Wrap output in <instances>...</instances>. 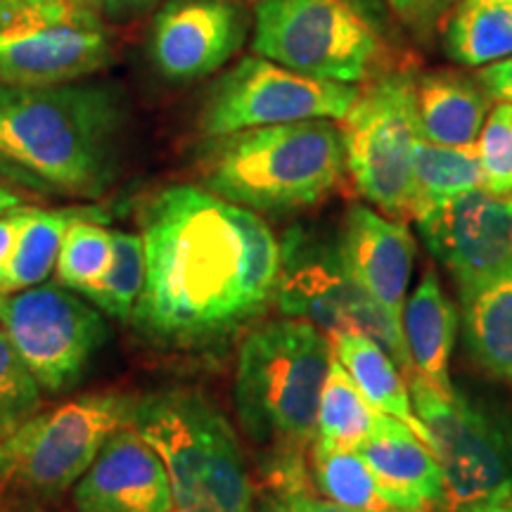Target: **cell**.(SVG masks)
<instances>
[{
	"instance_id": "obj_29",
	"label": "cell",
	"mask_w": 512,
	"mask_h": 512,
	"mask_svg": "<svg viewBox=\"0 0 512 512\" xmlns=\"http://www.w3.org/2000/svg\"><path fill=\"white\" fill-rule=\"evenodd\" d=\"M105 221L81 219L64 233L60 256H57V278L76 294H86L105 273L112 254V230Z\"/></svg>"
},
{
	"instance_id": "obj_4",
	"label": "cell",
	"mask_w": 512,
	"mask_h": 512,
	"mask_svg": "<svg viewBox=\"0 0 512 512\" xmlns=\"http://www.w3.org/2000/svg\"><path fill=\"white\" fill-rule=\"evenodd\" d=\"M347 174L339 126L330 119L259 126L214 138L202 152V185L252 211L316 207Z\"/></svg>"
},
{
	"instance_id": "obj_16",
	"label": "cell",
	"mask_w": 512,
	"mask_h": 512,
	"mask_svg": "<svg viewBox=\"0 0 512 512\" xmlns=\"http://www.w3.org/2000/svg\"><path fill=\"white\" fill-rule=\"evenodd\" d=\"M76 512H174L169 475L131 425H121L74 486Z\"/></svg>"
},
{
	"instance_id": "obj_14",
	"label": "cell",
	"mask_w": 512,
	"mask_h": 512,
	"mask_svg": "<svg viewBox=\"0 0 512 512\" xmlns=\"http://www.w3.org/2000/svg\"><path fill=\"white\" fill-rule=\"evenodd\" d=\"M415 221L427 249L458 285L512 266V195L477 188Z\"/></svg>"
},
{
	"instance_id": "obj_18",
	"label": "cell",
	"mask_w": 512,
	"mask_h": 512,
	"mask_svg": "<svg viewBox=\"0 0 512 512\" xmlns=\"http://www.w3.org/2000/svg\"><path fill=\"white\" fill-rule=\"evenodd\" d=\"M356 451L373 472L389 508L415 512L439 508L444 482L437 453L406 422L380 413L373 432Z\"/></svg>"
},
{
	"instance_id": "obj_26",
	"label": "cell",
	"mask_w": 512,
	"mask_h": 512,
	"mask_svg": "<svg viewBox=\"0 0 512 512\" xmlns=\"http://www.w3.org/2000/svg\"><path fill=\"white\" fill-rule=\"evenodd\" d=\"M380 411L373 408L351 375L344 370L337 356L325 380L318 403L316 439L313 444L325 448H358L363 439L373 432Z\"/></svg>"
},
{
	"instance_id": "obj_34",
	"label": "cell",
	"mask_w": 512,
	"mask_h": 512,
	"mask_svg": "<svg viewBox=\"0 0 512 512\" xmlns=\"http://www.w3.org/2000/svg\"><path fill=\"white\" fill-rule=\"evenodd\" d=\"M283 501L290 505L292 512H415V510H354V508H344V505H337L328 501V498H318L313 496L311 491H294V494L285 496Z\"/></svg>"
},
{
	"instance_id": "obj_12",
	"label": "cell",
	"mask_w": 512,
	"mask_h": 512,
	"mask_svg": "<svg viewBox=\"0 0 512 512\" xmlns=\"http://www.w3.org/2000/svg\"><path fill=\"white\" fill-rule=\"evenodd\" d=\"M0 330L46 394H67L107 339L102 311L76 292L34 285L0 294Z\"/></svg>"
},
{
	"instance_id": "obj_13",
	"label": "cell",
	"mask_w": 512,
	"mask_h": 512,
	"mask_svg": "<svg viewBox=\"0 0 512 512\" xmlns=\"http://www.w3.org/2000/svg\"><path fill=\"white\" fill-rule=\"evenodd\" d=\"M356 95L351 83L313 79L261 55L245 57L209 91L200 128L207 138H219L290 121L342 119Z\"/></svg>"
},
{
	"instance_id": "obj_5",
	"label": "cell",
	"mask_w": 512,
	"mask_h": 512,
	"mask_svg": "<svg viewBox=\"0 0 512 512\" xmlns=\"http://www.w3.org/2000/svg\"><path fill=\"white\" fill-rule=\"evenodd\" d=\"M126 425L162 458L174 512H254L256 491L238 434L200 389L133 396Z\"/></svg>"
},
{
	"instance_id": "obj_38",
	"label": "cell",
	"mask_w": 512,
	"mask_h": 512,
	"mask_svg": "<svg viewBox=\"0 0 512 512\" xmlns=\"http://www.w3.org/2000/svg\"><path fill=\"white\" fill-rule=\"evenodd\" d=\"M22 204H24L22 195H17V192L12 190L8 183L0 181V214H5V211H10V209L22 207Z\"/></svg>"
},
{
	"instance_id": "obj_9",
	"label": "cell",
	"mask_w": 512,
	"mask_h": 512,
	"mask_svg": "<svg viewBox=\"0 0 512 512\" xmlns=\"http://www.w3.org/2000/svg\"><path fill=\"white\" fill-rule=\"evenodd\" d=\"M110 60V31L83 0H0V83L79 81Z\"/></svg>"
},
{
	"instance_id": "obj_36",
	"label": "cell",
	"mask_w": 512,
	"mask_h": 512,
	"mask_svg": "<svg viewBox=\"0 0 512 512\" xmlns=\"http://www.w3.org/2000/svg\"><path fill=\"white\" fill-rule=\"evenodd\" d=\"M93 10L107 12V15H124V12H140L152 8L159 0H83Z\"/></svg>"
},
{
	"instance_id": "obj_21",
	"label": "cell",
	"mask_w": 512,
	"mask_h": 512,
	"mask_svg": "<svg viewBox=\"0 0 512 512\" xmlns=\"http://www.w3.org/2000/svg\"><path fill=\"white\" fill-rule=\"evenodd\" d=\"M420 138L437 145H475L489 114V93L470 76L439 69L415 76Z\"/></svg>"
},
{
	"instance_id": "obj_15",
	"label": "cell",
	"mask_w": 512,
	"mask_h": 512,
	"mask_svg": "<svg viewBox=\"0 0 512 512\" xmlns=\"http://www.w3.org/2000/svg\"><path fill=\"white\" fill-rule=\"evenodd\" d=\"M245 34V12L228 0H169L152 22L150 55L166 81H197L219 72Z\"/></svg>"
},
{
	"instance_id": "obj_35",
	"label": "cell",
	"mask_w": 512,
	"mask_h": 512,
	"mask_svg": "<svg viewBox=\"0 0 512 512\" xmlns=\"http://www.w3.org/2000/svg\"><path fill=\"white\" fill-rule=\"evenodd\" d=\"M29 209L31 207H24L22 204V207L0 214V271H3V266L8 264L12 249H15L19 230H22L24 221H27L29 216Z\"/></svg>"
},
{
	"instance_id": "obj_7",
	"label": "cell",
	"mask_w": 512,
	"mask_h": 512,
	"mask_svg": "<svg viewBox=\"0 0 512 512\" xmlns=\"http://www.w3.org/2000/svg\"><path fill=\"white\" fill-rule=\"evenodd\" d=\"M273 304L285 318L316 325L330 344L344 332H363L387 351L403 377L418 375L408 354L403 323L363 290L344 261L339 235L294 226L280 242V271Z\"/></svg>"
},
{
	"instance_id": "obj_24",
	"label": "cell",
	"mask_w": 512,
	"mask_h": 512,
	"mask_svg": "<svg viewBox=\"0 0 512 512\" xmlns=\"http://www.w3.org/2000/svg\"><path fill=\"white\" fill-rule=\"evenodd\" d=\"M446 55L463 67L512 57V0H456L448 12Z\"/></svg>"
},
{
	"instance_id": "obj_23",
	"label": "cell",
	"mask_w": 512,
	"mask_h": 512,
	"mask_svg": "<svg viewBox=\"0 0 512 512\" xmlns=\"http://www.w3.org/2000/svg\"><path fill=\"white\" fill-rule=\"evenodd\" d=\"M81 219L107 221V214L98 207H31L27 221L19 230L8 264L0 271V294L41 285L57 264L64 233H67L72 223Z\"/></svg>"
},
{
	"instance_id": "obj_27",
	"label": "cell",
	"mask_w": 512,
	"mask_h": 512,
	"mask_svg": "<svg viewBox=\"0 0 512 512\" xmlns=\"http://www.w3.org/2000/svg\"><path fill=\"white\" fill-rule=\"evenodd\" d=\"M145 285V242L140 233L112 230V254L105 273L83 297L114 320H133Z\"/></svg>"
},
{
	"instance_id": "obj_3",
	"label": "cell",
	"mask_w": 512,
	"mask_h": 512,
	"mask_svg": "<svg viewBox=\"0 0 512 512\" xmlns=\"http://www.w3.org/2000/svg\"><path fill=\"white\" fill-rule=\"evenodd\" d=\"M330 339L297 318L254 328L235 366L233 401L242 432L264 451L266 479L285 498L306 486V448L316 439L318 403L328 380Z\"/></svg>"
},
{
	"instance_id": "obj_37",
	"label": "cell",
	"mask_w": 512,
	"mask_h": 512,
	"mask_svg": "<svg viewBox=\"0 0 512 512\" xmlns=\"http://www.w3.org/2000/svg\"><path fill=\"white\" fill-rule=\"evenodd\" d=\"M460 512H512V484Z\"/></svg>"
},
{
	"instance_id": "obj_20",
	"label": "cell",
	"mask_w": 512,
	"mask_h": 512,
	"mask_svg": "<svg viewBox=\"0 0 512 512\" xmlns=\"http://www.w3.org/2000/svg\"><path fill=\"white\" fill-rule=\"evenodd\" d=\"M403 337L408 354L420 377H425L441 394H453L451 366L458 335V309L451 302L439 275L427 271L403 306Z\"/></svg>"
},
{
	"instance_id": "obj_33",
	"label": "cell",
	"mask_w": 512,
	"mask_h": 512,
	"mask_svg": "<svg viewBox=\"0 0 512 512\" xmlns=\"http://www.w3.org/2000/svg\"><path fill=\"white\" fill-rule=\"evenodd\" d=\"M477 81L482 83V88L489 93V98L512 102V57L494 64H486L479 72Z\"/></svg>"
},
{
	"instance_id": "obj_32",
	"label": "cell",
	"mask_w": 512,
	"mask_h": 512,
	"mask_svg": "<svg viewBox=\"0 0 512 512\" xmlns=\"http://www.w3.org/2000/svg\"><path fill=\"white\" fill-rule=\"evenodd\" d=\"M406 29L415 36L430 38L441 27L456 0H384Z\"/></svg>"
},
{
	"instance_id": "obj_11",
	"label": "cell",
	"mask_w": 512,
	"mask_h": 512,
	"mask_svg": "<svg viewBox=\"0 0 512 512\" xmlns=\"http://www.w3.org/2000/svg\"><path fill=\"white\" fill-rule=\"evenodd\" d=\"M413 408L432 434L441 465L439 512H460L512 484V422L453 387L441 394L425 377L408 380Z\"/></svg>"
},
{
	"instance_id": "obj_6",
	"label": "cell",
	"mask_w": 512,
	"mask_h": 512,
	"mask_svg": "<svg viewBox=\"0 0 512 512\" xmlns=\"http://www.w3.org/2000/svg\"><path fill=\"white\" fill-rule=\"evenodd\" d=\"M131 403L128 394L95 392L24 420L0 441V512H55L126 425Z\"/></svg>"
},
{
	"instance_id": "obj_17",
	"label": "cell",
	"mask_w": 512,
	"mask_h": 512,
	"mask_svg": "<svg viewBox=\"0 0 512 512\" xmlns=\"http://www.w3.org/2000/svg\"><path fill=\"white\" fill-rule=\"evenodd\" d=\"M339 247L363 290L401 318L415 261L411 230L366 204H351L339 233Z\"/></svg>"
},
{
	"instance_id": "obj_31",
	"label": "cell",
	"mask_w": 512,
	"mask_h": 512,
	"mask_svg": "<svg viewBox=\"0 0 512 512\" xmlns=\"http://www.w3.org/2000/svg\"><path fill=\"white\" fill-rule=\"evenodd\" d=\"M484 190L512 195V102L498 100L477 138Z\"/></svg>"
},
{
	"instance_id": "obj_25",
	"label": "cell",
	"mask_w": 512,
	"mask_h": 512,
	"mask_svg": "<svg viewBox=\"0 0 512 512\" xmlns=\"http://www.w3.org/2000/svg\"><path fill=\"white\" fill-rule=\"evenodd\" d=\"M484 188L482 162L475 145H437L418 140L411 171V216L430 211L465 192Z\"/></svg>"
},
{
	"instance_id": "obj_30",
	"label": "cell",
	"mask_w": 512,
	"mask_h": 512,
	"mask_svg": "<svg viewBox=\"0 0 512 512\" xmlns=\"http://www.w3.org/2000/svg\"><path fill=\"white\" fill-rule=\"evenodd\" d=\"M43 389L0 330V441L41 411Z\"/></svg>"
},
{
	"instance_id": "obj_40",
	"label": "cell",
	"mask_w": 512,
	"mask_h": 512,
	"mask_svg": "<svg viewBox=\"0 0 512 512\" xmlns=\"http://www.w3.org/2000/svg\"><path fill=\"white\" fill-rule=\"evenodd\" d=\"M60 512H67V510H60Z\"/></svg>"
},
{
	"instance_id": "obj_22",
	"label": "cell",
	"mask_w": 512,
	"mask_h": 512,
	"mask_svg": "<svg viewBox=\"0 0 512 512\" xmlns=\"http://www.w3.org/2000/svg\"><path fill=\"white\" fill-rule=\"evenodd\" d=\"M332 351L363 396L373 403V408L406 422L432 448V434L415 413L408 382L403 380V373L394 363V358L380 344L363 332H344L332 342Z\"/></svg>"
},
{
	"instance_id": "obj_28",
	"label": "cell",
	"mask_w": 512,
	"mask_h": 512,
	"mask_svg": "<svg viewBox=\"0 0 512 512\" xmlns=\"http://www.w3.org/2000/svg\"><path fill=\"white\" fill-rule=\"evenodd\" d=\"M313 486L328 501L354 510H389L373 472L356 448L311 444Z\"/></svg>"
},
{
	"instance_id": "obj_1",
	"label": "cell",
	"mask_w": 512,
	"mask_h": 512,
	"mask_svg": "<svg viewBox=\"0 0 512 512\" xmlns=\"http://www.w3.org/2000/svg\"><path fill=\"white\" fill-rule=\"evenodd\" d=\"M145 285L133 320L166 347L226 342L273 304L280 242L256 211L169 185L143 211Z\"/></svg>"
},
{
	"instance_id": "obj_2",
	"label": "cell",
	"mask_w": 512,
	"mask_h": 512,
	"mask_svg": "<svg viewBox=\"0 0 512 512\" xmlns=\"http://www.w3.org/2000/svg\"><path fill=\"white\" fill-rule=\"evenodd\" d=\"M126 107L107 83H0V176L43 195L95 200L117 181Z\"/></svg>"
},
{
	"instance_id": "obj_8",
	"label": "cell",
	"mask_w": 512,
	"mask_h": 512,
	"mask_svg": "<svg viewBox=\"0 0 512 512\" xmlns=\"http://www.w3.org/2000/svg\"><path fill=\"white\" fill-rule=\"evenodd\" d=\"M252 50L292 72L351 86L384 60L382 36L354 0H264Z\"/></svg>"
},
{
	"instance_id": "obj_19",
	"label": "cell",
	"mask_w": 512,
	"mask_h": 512,
	"mask_svg": "<svg viewBox=\"0 0 512 512\" xmlns=\"http://www.w3.org/2000/svg\"><path fill=\"white\" fill-rule=\"evenodd\" d=\"M467 354L496 380L512 382V266L458 285Z\"/></svg>"
},
{
	"instance_id": "obj_39",
	"label": "cell",
	"mask_w": 512,
	"mask_h": 512,
	"mask_svg": "<svg viewBox=\"0 0 512 512\" xmlns=\"http://www.w3.org/2000/svg\"><path fill=\"white\" fill-rule=\"evenodd\" d=\"M254 512H292V510H290V505L283 501V498L273 496V498H268V501H261V503L256 501Z\"/></svg>"
},
{
	"instance_id": "obj_10",
	"label": "cell",
	"mask_w": 512,
	"mask_h": 512,
	"mask_svg": "<svg viewBox=\"0 0 512 512\" xmlns=\"http://www.w3.org/2000/svg\"><path fill=\"white\" fill-rule=\"evenodd\" d=\"M339 121L344 162L356 190L389 216H411L413 152L420 140L415 76H380L358 91Z\"/></svg>"
}]
</instances>
